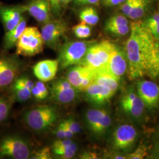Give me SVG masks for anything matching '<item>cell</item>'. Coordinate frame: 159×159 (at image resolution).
Segmentation results:
<instances>
[{
    "label": "cell",
    "instance_id": "10",
    "mask_svg": "<svg viewBox=\"0 0 159 159\" xmlns=\"http://www.w3.org/2000/svg\"><path fill=\"white\" fill-rule=\"evenodd\" d=\"M67 30V25L64 21L51 20L49 22L44 24L41 33L44 44L51 48L56 49Z\"/></svg>",
    "mask_w": 159,
    "mask_h": 159
},
{
    "label": "cell",
    "instance_id": "47",
    "mask_svg": "<svg viewBox=\"0 0 159 159\" xmlns=\"http://www.w3.org/2000/svg\"><path fill=\"white\" fill-rule=\"evenodd\" d=\"M72 0H58V2L60 3V4H67L69 3L70 2H71Z\"/></svg>",
    "mask_w": 159,
    "mask_h": 159
},
{
    "label": "cell",
    "instance_id": "37",
    "mask_svg": "<svg viewBox=\"0 0 159 159\" xmlns=\"http://www.w3.org/2000/svg\"><path fill=\"white\" fill-rule=\"evenodd\" d=\"M31 94L32 96L34 97V98L37 100H43L46 99V98L43 96V94L41 93L39 88L35 85H34V87L31 89Z\"/></svg>",
    "mask_w": 159,
    "mask_h": 159
},
{
    "label": "cell",
    "instance_id": "23",
    "mask_svg": "<svg viewBox=\"0 0 159 159\" xmlns=\"http://www.w3.org/2000/svg\"><path fill=\"white\" fill-rule=\"evenodd\" d=\"M81 22L90 25H95L99 21V16L96 10L93 7H87L80 12Z\"/></svg>",
    "mask_w": 159,
    "mask_h": 159
},
{
    "label": "cell",
    "instance_id": "44",
    "mask_svg": "<svg viewBox=\"0 0 159 159\" xmlns=\"http://www.w3.org/2000/svg\"><path fill=\"white\" fill-rule=\"evenodd\" d=\"M50 4L51 7L53 9L54 11H57L60 10V4L58 2V0H48Z\"/></svg>",
    "mask_w": 159,
    "mask_h": 159
},
{
    "label": "cell",
    "instance_id": "42",
    "mask_svg": "<svg viewBox=\"0 0 159 159\" xmlns=\"http://www.w3.org/2000/svg\"><path fill=\"white\" fill-rule=\"evenodd\" d=\"M149 30L151 34L153 35L154 37L157 40H159V25H153L151 27H147Z\"/></svg>",
    "mask_w": 159,
    "mask_h": 159
},
{
    "label": "cell",
    "instance_id": "45",
    "mask_svg": "<svg viewBox=\"0 0 159 159\" xmlns=\"http://www.w3.org/2000/svg\"><path fill=\"white\" fill-rule=\"evenodd\" d=\"M82 159H97V156L96 153L92 152H85L81 156Z\"/></svg>",
    "mask_w": 159,
    "mask_h": 159
},
{
    "label": "cell",
    "instance_id": "21",
    "mask_svg": "<svg viewBox=\"0 0 159 159\" xmlns=\"http://www.w3.org/2000/svg\"><path fill=\"white\" fill-rule=\"evenodd\" d=\"M119 80L113 76L104 72H96L93 83L108 87L115 93L119 86Z\"/></svg>",
    "mask_w": 159,
    "mask_h": 159
},
{
    "label": "cell",
    "instance_id": "33",
    "mask_svg": "<svg viewBox=\"0 0 159 159\" xmlns=\"http://www.w3.org/2000/svg\"><path fill=\"white\" fill-rule=\"evenodd\" d=\"M64 121L68 126L69 129L74 134L79 133L81 131V127L79 123L77 122L73 118H68L67 119L64 120Z\"/></svg>",
    "mask_w": 159,
    "mask_h": 159
},
{
    "label": "cell",
    "instance_id": "9",
    "mask_svg": "<svg viewBox=\"0 0 159 159\" xmlns=\"http://www.w3.org/2000/svg\"><path fill=\"white\" fill-rule=\"evenodd\" d=\"M95 73L90 68L79 64L70 67L66 78L76 90L84 91L93 83Z\"/></svg>",
    "mask_w": 159,
    "mask_h": 159
},
{
    "label": "cell",
    "instance_id": "39",
    "mask_svg": "<svg viewBox=\"0 0 159 159\" xmlns=\"http://www.w3.org/2000/svg\"><path fill=\"white\" fill-rule=\"evenodd\" d=\"M35 85H36L39 89L40 90V91L41 92V93L43 94V96H44L45 98H47V97L48 96L49 94V92H48V90L47 89V87H46V85L44 84V82L43 81H37Z\"/></svg>",
    "mask_w": 159,
    "mask_h": 159
},
{
    "label": "cell",
    "instance_id": "2",
    "mask_svg": "<svg viewBox=\"0 0 159 159\" xmlns=\"http://www.w3.org/2000/svg\"><path fill=\"white\" fill-rule=\"evenodd\" d=\"M58 117L57 108L52 106H42L27 111L23 119L29 127L35 131H45L57 122Z\"/></svg>",
    "mask_w": 159,
    "mask_h": 159
},
{
    "label": "cell",
    "instance_id": "35",
    "mask_svg": "<svg viewBox=\"0 0 159 159\" xmlns=\"http://www.w3.org/2000/svg\"><path fill=\"white\" fill-rule=\"evenodd\" d=\"M73 142L70 139H60V140H58L55 141L52 144V148H62L64 146H67L70 144H71Z\"/></svg>",
    "mask_w": 159,
    "mask_h": 159
},
{
    "label": "cell",
    "instance_id": "30",
    "mask_svg": "<svg viewBox=\"0 0 159 159\" xmlns=\"http://www.w3.org/2000/svg\"><path fill=\"white\" fill-rule=\"evenodd\" d=\"M110 34H113L116 36H124L128 34L130 31V27L128 25L114 27L106 30Z\"/></svg>",
    "mask_w": 159,
    "mask_h": 159
},
{
    "label": "cell",
    "instance_id": "12",
    "mask_svg": "<svg viewBox=\"0 0 159 159\" xmlns=\"http://www.w3.org/2000/svg\"><path fill=\"white\" fill-rule=\"evenodd\" d=\"M137 133L133 125H120L114 132L113 146L114 149L128 151L133 147L136 142Z\"/></svg>",
    "mask_w": 159,
    "mask_h": 159
},
{
    "label": "cell",
    "instance_id": "43",
    "mask_svg": "<svg viewBox=\"0 0 159 159\" xmlns=\"http://www.w3.org/2000/svg\"><path fill=\"white\" fill-rule=\"evenodd\" d=\"M61 123L62 125H63V130H64V134H65L66 139H70V138L74 136V133L69 129L68 126L66 125V124L65 123L64 120Z\"/></svg>",
    "mask_w": 159,
    "mask_h": 159
},
{
    "label": "cell",
    "instance_id": "18",
    "mask_svg": "<svg viewBox=\"0 0 159 159\" xmlns=\"http://www.w3.org/2000/svg\"><path fill=\"white\" fill-rule=\"evenodd\" d=\"M51 6L48 0H31L26 6L27 11L39 23L51 21Z\"/></svg>",
    "mask_w": 159,
    "mask_h": 159
},
{
    "label": "cell",
    "instance_id": "1",
    "mask_svg": "<svg viewBox=\"0 0 159 159\" xmlns=\"http://www.w3.org/2000/svg\"><path fill=\"white\" fill-rule=\"evenodd\" d=\"M130 37L126 43L128 77L130 80L148 74L158 42L145 24H131Z\"/></svg>",
    "mask_w": 159,
    "mask_h": 159
},
{
    "label": "cell",
    "instance_id": "36",
    "mask_svg": "<svg viewBox=\"0 0 159 159\" xmlns=\"http://www.w3.org/2000/svg\"><path fill=\"white\" fill-rule=\"evenodd\" d=\"M17 80L19 82L22 83L23 85L27 87L30 90H31L32 88L34 87V84L33 81L31 80L28 77H26L25 76H21V77H18L17 78Z\"/></svg>",
    "mask_w": 159,
    "mask_h": 159
},
{
    "label": "cell",
    "instance_id": "13",
    "mask_svg": "<svg viewBox=\"0 0 159 159\" xmlns=\"http://www.w3.org/2000/svg\"><path fill=\"white\" fill-rule=\"evenodd\" d=\"M26 11V6H9L0 2V20L6 32L17 26Z\"/></svg>",
    "mask_w": 159,
    "mask_h": 159
},
{
    "label": "cell",
    "instance_id": "31",
    "mask_svg": "<svg viewBox=\"0 0 159 159\" xmlns=\"http://www.w3.org/2000/svg\"><path fill=\"white\" fill-rule=\"evenodd\" d=\"M147 156V148L144 146L140 145L133 153L129 154L127 156H126V158L130 159H143Z\"/></svg>",
    "mask_w": 159,
    "mask_h": 159
},
{
    "label": "cell",
    "instance_id": "26",
    "mask_svg": "<svg viewBox=\"0 0 159 159\" xmlns=\"http://www.w3.org/2000/svg\"><path fill=\"white\" fill-rule=\"evenodd\" d=\"M148 0H136L134 6L128 17L132 20H137L145 14L148 10Z\"/></svg>",
    "mask_w": 159,
    "mask_h": 159
},
{
    "label": "cell",
    "instance_id": "32",
    "mask_svg": "<svg viewBox=\"0 0 159 159\" xmlns=\"http://www.w3.org/2000/svg\"><path fill=\"white\" fill-rule=\"evenodd\" d=\"M31 158L35 159H51L50 148H44L40 149L39 151L35 152Z\"/></svg>",
    "mask_w": 159,
    "mask_h": 159
},
{
    "label": "cell",
    "instance_id": "20",
    "mask_svg": "<svg viewBox=\"0 0 159 159\" xmlns=\"http://www.w3.org/2000/svg\"><path fill=\"white\" fill-rule=\"evenodd\" d=\"M27 27V21L23 17L20 22L16 27L6 32L3 39L2 48L7 51L14 47L17 44V41Z\"/></svg>",
    "mask_w": 159,
    "mask_h": 159
},
{
    "label": "cell",
    "instance_id": "3",
    "mask_svg": "<svg viewBox=\"0 0 159 159\" xmlns=\"http://www.w3.org/2000/svg\"><path fill=\"white\" fill-rule=\"evenodd\" d=\"M116 48L114 44L107 40L92 44L88 48L81 64L96 72L101 71L107 65Z\"/></svg>",
    "mask_w": 159,
    "mask_h": 159
},
{
    "label": "cell",
    "instance_id": "27",
    "mask_svg": "<svg viewBox=\"0 0 159 159\" xmlns=\"http://www.w3.org/2000/svg\"><path fill=\"white\" fill-rule=\"evenodd\" d=\"M75 36L80 39H85L91 35V29L90 25L81 22L72 28Z\"/></svg>",
    "mask_w": 159,
    "mask_h": 159
},
{
    "label": "cell",
    "instance_id": "46",
    "mask_svg": "<svg viewBox=\"0 0 159 159\" xmlns=\"http://www.w3.org/2000/svg\"><path fill=\"white\" fill-rule=\"evenodd\" d=\"M76 1L80 4H95L100 0H76Z\"/></svg>",
    "mask_w": 159,
    "mask_h": 159
},
{
    "label": "cell",
    "instance_id": "17",
    "mask_svg": "<svg viewBox=\"0 0 159 159\" xmlns=\"http://www.w3.org/2000/svg\"><path fill=\"white\" fill-rule=\"evenodd\" d=\"M121 106L126 113L134 118L140 117L142 115L145 106L138 94L132 90L127 91L122 97Z\"/></svg>",
    "mask_w": 159,
    "mask_h": 159
},
{
    "label": "cell",
    "instance_id": "11",
    "mask_svg": "<svg viewBox=\"0 0 159 159\" xmlns=\"http://www.w3.org/2000/svg\"><path fill=\"white\" fill-rule=\"evenodd\" d=\"M77 91L66 78L56 80L50 88L52 100L61 104L73 102L77 97Z\"/></svg>",
    "mask_w": 159,
    "mask_h": 159
},
{
    "label": "cell",
    "instance_id": "28",
    "mask_svg": "<svg viewBox=\"0 0 159 159\" xmlns=\"http://www.w3.org/2000/svg\"><path fill=\"white\" fill-rule=\"evenodd\" d=\"M148 75L152 79L159 76V43L156 47L153 60L148 70Z\"/></svg>",
    "mask_w": 159,
    "mask_h": 159
},
{
    "label": "cell",
    "instance_id": "41",
    "mask_svg": "<svg viewBox=\"0 0 159 159\" xmlns=\"http://www.w3.org/2000/svg\"><path fill=\"white\" fill-rule=\"evenodd\" d=\"M54 134L58 139H66L65 134L64 132L63 125H62L61 123H60L56 127L55 131H54Z\"/></svg>",
    "mask_w": 159,
    "mask_h": 159
},
{
    "label": "cell",
    "instance_id": "25",
    "mask_svg": "<svg viewBox=\"0 0 159 159\" xmlns=\"http://www.w3.org/2000/svg\"><path fill=\"white\" fill-rule=\"evenodd\" d=\"M11 97L0 95V125L8 119L11 108Z\"/></svg>",
    "mask_w": 159,
    "mask_h": 159
},
{
    "label": "cell",
    "instance_id": "38",
    "mask_svg": "<svg viewBox=\"0 0 159 159\" xmlns=\"http://www.w3.org/2000/svg\"><path fill=\"white\" fill-rule=\"evenodd\" d=\"M145 24L148 27L159 25V12L155 14L152 17L149 18Z\"/></svg>",
    "mask_w": 159,
    "mask_h": 159
},
{
    "label": "cell",
    "instance_id": "40",
    "mask_svg": "<svg viewBox=\"0 0 159 159\" xmlns=\"http://www.w3.org/2000/svg\"><path fill=\"white\" fill-rule=\"evenodd\" d=\"M125 0H102L104 5L106 7H114L121 4Z\"/></svg>",
    "mask_w": 159,
    "mask_h": 159
},
{
    "label": "cell",
    "instance_id": "8",
    "mask_svg": "<svg viewBox=\"0 0 159 159\" xmlns=\"http://www.w3.org/2000/svg\"><path fill=\"white\" fill-rule=\"evenodd\" d=\"M88 128L96 136H102L111 125V119L108 112L102 109L89 110L85 114Z\"/></svg>",
    "mask_w": 159,
    "mask_h": 159
},
{
    "label": "cell",
    "instance_id": "24",
    "mask_svg": "<svg viewBox=\"0 0 159 159\" xmlns=\"http://www.w3.org/2000/svg\"><path fill=\"white\" fill-rule=\"evenodd\" d=\"M77 151V146L74 142L71 144L62 148H52V152L61 159L73 158Z\"/></svg>",
    "mask_w": 159,
    "mask_h": 159
},
{
    "label": "cell",
    "instance_id": "16",
    "mask_svg": "<svg viewBox=\"0 0 159 159\" xmlns=\"http://www.w3.org/2000/svg\"><path fill=\"white\" fill-rule=\"evenodd\" d=\"M87 100L93 104L102 106L113 96L115 92L108 87L93 83L84 91Z\"/></svg>",
    "mask_w": 159,
    "mask_h": 159
},
{
    "label": "cell",
    "instance_id": "29",
    "mask_svg": "<svg viewBox=\"0 0 159 159\" xmlns=\"http://www.w3.org/2000/svg\"><path fill=\"white\" fill-rule=\"evenodd\" d=\"M128 25V21L125 16L121 15H116L110 17L105 24V30L107 29L121 25Z\"/></svg>",
    "mask_w": 159,
    "mask_h": 159
},
{
    "label": "cell",
    "instance_id": "22",
    "mask_svg": "<svg viewBox=\"0 0 159 159\" xmlns=\"http://www.w3.org/2000/svg\"><path fill=\"white\" fill-rule=\"evenodd\" d=\"M11 96L12 100L24 102L29 100L32 94L31 90L16 80L11 85Z\"/></svg>",
    "mask_w": 159,
    "mask_h": 159
},
{
    "label": "cell",
    "instance_id": "34",
    "mask_svg": "<svg viewBox=\"0 0 159 159\" xmlns=\"http://www.w3.org/2000/svg\"><path fill=\"white\" fill-rule=\"evenodd\" d=\"M135 2L136 0H125L121 4V10L127 16H129V15L130 14L131 11L134 6Z\"/></svg>",
    "mask_w": 159,
    "mask_h": 159
},
{
    "label": "cell",
    "instance_id": "7",
    "mask_svg": "<svg viewBox=\"0 0 159 159\" xmlns=\"http://www.w3.org/2000/svg\"><path fill=\"white\" fill-rule=\"evenodd\" d=\"M21 69V64L16 56L0 55V91L11 86Z\"/></svg>",
    "mask_w": 159,
    "mask_h": 159
},
{
    "label": "cell",
    "instance_id": "19",
    "mask_svg": "<svg viewBox=\"0 0 159 159\" xmlns=\"http://www.w3.org/2000/svg\"><path fill=\"white\" fill-rule=\"evenodd\" d=\"M59 63L58 60H44L37 63L33 67L35 76L43 82L50 81L56 77Z\"/></svg>",
    "mask_w": 159,
    "mask_h": 159
},
{
    "label": "cell",
    "instance_id": "6",
    "mask_svg": "<svg viewBox=\"0 0 159 159\" xmlns=\"http://www.w3.org/2000/svg\"><path fill=\"white\" fill-rule=\"evenodd\" d=\"M28 143L21 137L7 134L0 139V159H27L30 156Z\"/></svg>",
    "mask_w": 159,
    "mask_h": 159
},
{
    "label": "cell",
    "instance_id": "15",
    "mask_svg": "<svg viewBox=\"0 0 159 159\" xmlns=\"http://www.w3.org/2000/svg\"><path fill=\"white\" fill-rule=\"evenodd\" d=\"M127 66L128 64L126 54L123 51L116 47L113 52L107 65L101 72L110 74L114 77L120 80L125 73V71L127 69Z\"/></svg>",
    "mask_w": 159,
    "mask_h": 159
},
{
    "label": "cell",
    "instance_id": "5",
    "mask_svg": "<svg viewBox=\"0 0 159 159\" xmlns=\"http://www.w3.org/2000/svg\"><path fill=\"white\" fill-rule=\"evenodd\" d=\"M44 42L41 33L37 27H26L17 41L16 54L31 57L41 53L44 48Z\"/></svg>",
    "mask_w": 159,
    "mask_h": 159
},
{
    "label": "cell",
    "instance_id": "4",
    "mask_svg": "<svg viewBox=\"0 0 159 159\" xmlns=\"http://www.w3.org/2000/svg\"><path fill=\"white\" fill-rule=\"evenodd\" d=\"M91 41H68L60 47L58 61L61 69L81 64Z\"/></svg>",
    "mask_w": 159,
    "mask_h": 159
},
{
    "label": "cell",
    "instance_id": "14",
    "mask_svg": "<svg viewBox=\"0 0 159 159\" xmlns=\"http://www.w3.org/2000/svg\"><path fill=\"white\" fill-rule=\"evenodd\" d=\"M137 94L148 108H155L159 104V86L153 81L145 80L139 81Z\"/></svg>",
    "mask_w": 159,
    "mask_h": 159
}]
</instances>
